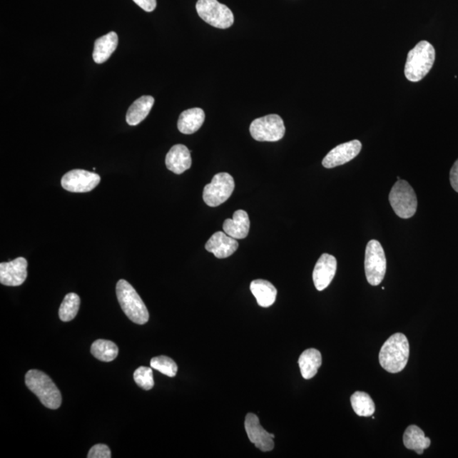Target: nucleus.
I'll list each match as a JSON object with an SVG mask.
<instances>
[{"label": "nucleus", "mask_w": 458, "mask_h": 458, "mask_svg": "<svg viewBox=\"0 0 458 458\" xmlns=\"http://www.w3.org/2000/svg\"><path fill=\"white\" fill-rule=\"evenodd\" d=\"M409 353V342L407 336L402 333L395 334L385 341L380 350V365L385 370L397 374L406 367Z\"/></svg>", "instance_id": "nucleus-1"}, {"label": "nucleus", "mask_w": 458, "mask_h": 458, "mask_svg": "<svg viewBox=\"0 0 458 458\" xmlns=\"http://www.w3.org/2000/svg\"><path fill=\"white\" fill-rule=\"evenodd\" d=\"M435 61L432 44L421 41L408 53L405 66L406 78L411 82H419L429 73Z\"/></svg>", "instance_id": "nucleus-2"}, {"label": "nucleus", "mask_w": 458, "mask_h": 458, "mask_svg": "<svg viewBox=\"0 0 458 458\" xmlns=\"http://www.w3.org/2000/svg\"><path fill=\"white\" fill-rule=\"evenodd\" d=\"M26 385L39 397L43 405L49 409H58L62 397L59 389L49 377L39 370H30L25 377Z\"/></svg>", "instance_id": "nucleus-3"}, {"label": "nucleus", "mask_w": 458, "mask_h": 458, "mask_svg": "<svg viewBox=\"0 0 458 458\" xmlns=\"http://www.w3.org/2000/svg\"><path fill=\"white\" fill-rule=\"evenodd\" d=\"M116 296L123 311L130 320L137 325H146L150 315L141 296L128 281L121 280L116 285Z\"/></svg>", "instance_id": "nucleus-4"}, {"label": "nucleus", "mask_w": 458, "mask_h": 458, "mask_svg": "<svg viewBox=\"0 0 458 458\" xmlns=\"http://www.w3.org/2000/svg\"><path fill=\"white\" fill-rule=\"evenodd\" d=\"M390 205L399 218L408 219L417 212V198L414 190L408 182L400 179L390 190Z\"/></svg>", "instance_id": "nucleus-5"}, {"label": "nucleus", "mask_w": 458, "mask_h": 458, "mask_svg": "<svg viewBox=\"0 0 458 458\" xmlns=\"http://www.w3.org/2000/svg\"><path fill=\"white\" fill-rule=\"evenodd\" d=\"M365 275L368 284L378 286L384 280L387 262L383 247L378 240L368 242L365 251Z\"/></svg>", "instance_id": "nucleus-6"}, {"label": "nucleus", "mask_w": 458, "mask_h": 458, "mask_svg": "<svg viewBox=\"0 0 458 458\" xmlns=\"http://www.w3.org/2000/svg\"><path fill=\"white\" fill-rule=\"evenodd\" d=\"M196 11L202 20L214 28L226 29L235 21L230 9L218 0H198Z\"/></svg>", "instance_id": "nucleus-7"}, {"label": "nucleus", "mask_w": 458, "mask_h": 458, "mask_svg": "<svg viewBox=\"0 0 458 458\" xmlns=\"http://www.w3.org/2000/svg\"><path fill=\"white\" fill-rule=\"evenodd\" d=\"M250 132L255 141L260 142H276L285 136L284 121L276 114L268 115L253 121Z\"/></svg>", "instance_id": "nucleus-8"}, {"label": "nucleus", "mask_w": 458, "mask_h": 458, "mask_svg": "<svg viewBox=\"0 0 458 458\" xmlns=\"http://www.w3.org/2000/svg\"><path fill=\"white\" fill-rule=\"evenodd\" d=\"M235 188V180L230 174L226 173L215 174L212 182L204 188L205 203L210 208H217L230 198Z\"/></svg>", "instance_id": "nucleus-9"}, {"label": "nucleus", "mask_w": 458, "mask_h": 458, "mask_svg": "<svg viewBox=\"0 0 458 458\" xmlns=\"http://www.w3.org/2000/svg\"><path fill=\"white\" fill-rule=\"evenodd\" d=\"M101 182L100 175L88 171L75 169L66 173L61 179V186L73 193L91 192Z\"/></svg>", "instance_id": "nucleus-10"}, {"label": "nucleus", "mask_w": 458, "mask_h": 458, "mask_svg": "<svg viewBox=\"0 0 458 458\" xmlns=\"http://www.w3.org/2000/svg\"><path fill=\"white\" fill-rule=\"evenodd\" d=\"M245 428L250 441L263 452H270L275 448V434H269L260 424L258 417L248 413L245 417Z\"/></svg>", "instance_id": "nucleus-11"}, {"label": "nucleus", "mask_w": 458, "mask_h": 458, "mask_svg": "<svg viewBox=\"0 0 458 458\" xmlns=\"http://www.w3.org/2000/svg\"><path fill=\"white\" fill-rule=\"evenodd\" d=\"M362 150V143L352 141L336 146L322 160L325 168H334L349 163L359 155Z\"/></svg>", "instance_id": "nucleus-12"}, {"label": "nucleus", "mask_w": 458, "mask_h": 458, "mask_svg": "<svg viewBox=\"0 0 458 458\" xmlns=\"http://www.w3.org/2000/svg\"><path fill=\"white\" fill-rule=\"evenodd\" d=\"M28 260L18 258L10 263H0V283L6 286H20L28 277Z\"/></svg>", "instance_id": "nucleus-13"}, {"label": "nucleus", "mask_w": 458, "mask_h": 458, "mask_svg": "<svg viewBox=\"0 0 458 458\" xmlns=\"http://www.w3.org/2000/svg\"><path fill=\"white\" fill-rule=\"evenodd\" d=\"M337 270V260L334 255L322 254L318 259L312 273L314 285L318 291L325 290L331 284Z\"/></svg>", "instance_id": "nucleus-14"}, {"label": "nucleus", "mask_w": 458, "mask_h": 458, "mask_svg": "<svg viewBox=\"0 0 458 458\" xmlns=\"http://www.w3.org/2000/svg\"><path fill=\"white\" fill-rule=\"evenodd\" d=\"M239 247L236 239L227 235L225 232H217L210 237L205 244V250L219 259L230 257Z\"/></svg>", "instance_id": "nucleus-15"}, {"label": "nucleus", "mask_w": 458, "mask_h": 458, "mask_svg": "<svg viewBox=\"0 0 458 458\" xmlns=\"http://www.w3.org/2000/svg\"><path fill=\"white\" fill-rule=\"evenodd\" d=\"M191 165L190 151L185 146H173L166 156V166L171 172L175 174L183 173L190 168Z\"/></svg>", "instance_id": "nucleus-16"}, {"label": "nucleus", "mask_w": 458, "mask_h": 458, "mask_svg": "<svg viewBox=\"0 0 458 458\" xmlns=\"http://www.w3.org/2000/svg\"><path fill=\"white\" fill-rule=\"evenodd\" d=\"M250 218L243 210H238L233 213L232 219H226L223 223V231L236 240L245 239L250 232Z\"/></svg>", "instance_id": "nucleus-17"}, {"label": "nucleus", "mask_w": 458, "mask_h": 458, "mask_svg": "<svg viewBox=\"0 0 458 458\" xmlns=\"http://www.w3.org/2000/svg\"><path fill=\"white\" fill-rule=\"evenodd\" d=\"M118 46V36L115 31H111V33L96 39L93 53L94 62L97 64H102L108 61Z\"/></svg>", "instance_id": "nucleus-18"}, {"label": "nucleus", "mask_w": 458, "mask_h": 458, "mask_svg": "<svg viewBox=\"0 0 458 458\" xmlns=\"http://www.w3.org/2000/svg\"><path fill=\"white\" fill-rule=\"evenodd\" d=\"M205 118V112L200 108L184 111L179 116L178 128L183 134L194 133L203 125Z\"/></svg>", "instance_id": "nucleus-19"}, {"label": "nucleus", "mask_w": 458, "mask_h": 458, "mask_svg": "<svg viewBox=\"0 0 458 458\" xmlns=\"http://www.w3.org/2000/svg\"><path fill=\"white\" fill-rule=\"evenodd\" d=\"M403 443L408 450L414 451L422 455L430 446V439L425 437L424 432L416 425L408 426L403 435Z\"/></svg>", "instance_id": "nucleus-20"}, {"label": "nucleus", "mask_w": 458, "mask_h": 458, "mask_svg": "<svg viewBox=\"0 0 458 458\" xmlns=\"http://www.w3.org/2000/svg\"><path fill=\"white\" fill-rule=\"evenodd\" d=\"M250 291L260 307H269L275 302L278 291L269 281L257 280L251 282Z\"/></svg>", "instance_id": "nucleus-21"}, {"label": "nucleus", "mask_w": 458, "mask_h": 458, "mask_svg": "<svg viewBox=\"0 0 458 458\" xmlns=\"http://www.w3.org/2000/svg\"><path fill=\"white\" fill-rule=\"evenodd\" d=\"M154 103L155 98L150 96L138 98L129 107L127 116H126L128 124L136 126L143 122L149 115Z\"/></svg>", "instance_id": "nucleus-22"}, {"label": "nucleus", "mask_w": 458, "mask_h": 458, "mask_svg": "<svg viewBox=\"0 0 458 458\" xmlns=\"http://www.w3.org/2000/svg\"><path fill=\"white\" fill-rule=\"evenodd\" d=\"M300 372L305 380H311L322 365V355L317 349L305 350L298 360Z\"/></svg>", "instance_id": "nucleus-23"}, {"label": "nucleus", "mask_w": 458, "mask_h": 458, "mask_svg": "<svg viewBox=\"0 0 458 458\" xmlns=\"http://www.w3.org/2000/svg\"><path fill=\"white\" fill-rule=\"evenodd\" d=\"M93 356L102 362H112L118 356L119 349L112 341L97 340L91 347Z\"/></svg>", "instance_id": "nucleus-24"}, {"label": "nucleus", "mask_w": 458, "mask_h": 458, "mask_svg": "<svg viewBox=\"0 0 458 458\" xmlns=\"http://www.w3.org/2000/svg\"><path fill=\"white\" fill-rule=\"evenodd\" d=\"M351 403L354 412L358 416L371 417L375 412V402L366 392H356L352 394Z\"/></svg>", "instance_id": "nucleus-25"}, {"label": "nucleus", "mask_w": 458, "mask_h": 458, "mask_svg": "<svg viewBox=\"0 0 458 458\" xmlns=\"http://www.w3.org/2000/svg\"><path fill=\"white\" fill-rule=\"evenodd\" d=\"M80 297L75 293H69L65 296L59 310V316L63 322L73 320L79 311Z\"/></svg>", "instance_id": "nucleus-26"}, {"label": "nucleus", "mask_w": 458, "mask_h": 458, "mask_svg": "<svg viewBox=\"0 0 458 458\" xmlns=\"http://www.w3.org/2000/svg\"><path fill=\"white\" fill-rule=\"evenodd\" d=\"M151 366L161 374L171 377L176 376L178 366L172 358L166 356L156 357L151 359Z\"/></svg>", "instance_id": "nucleus-27"}, {"label": "nucleus", "mask_w": 458, "mask_h": 458, "mask_svg": "<svg viewBox=\"0 0 458 458\" xmlns=\"http://www.w3.org/2000/svg\"><path fill=\"white\" fill-rule=\"evenodd\" d=\"M134 381L143 390H150L154 387L155 382L151 367H139L133 374Z\"/></svg>", "instance_id": "nucleus-28"}, {"label": "nucleus", "mask_w": 458, "mask_h": 458, "mask_svg": "<svg viewBox=\"0 0 458 458\" xmlns=\"http://www.w3.org/2000/svg\"><path fill=\"white\" fill-rule=\"evenodd\" d=\"M88 458H111L110 448L104 444H98L93 446L88 452Z\"/></svg>", "instance_id": "nucleus-29"}, {"label": "nucleus", "mask_w": 458, "mask_h": 458, "mask_svg": "<svg viewBox=\"0 0 458 458\" xmlns=\"http://www.w3.org/2000/svg\"><path fill=\"white\" fill-rule=\"evenodd\" d=\"M133 2L146 12H152L156 8V0H133Z\"/></svg>", "instance_id": "nucleus-30"}, {"label": "nucleus", "mask_w": 458, "mask_h": 458, "mask_svg": "<svg viewBox=\"0 0 458 458\" xmlns=\"http://www.w3.org/2000/svg\"><path fill=\"white\" fill-rule=\"evenodd\" d=\"M450 182L453 190L458 193V159L451 169Z\"/></svg>", "instance_id": "nucleus-31"}]
</instances>
